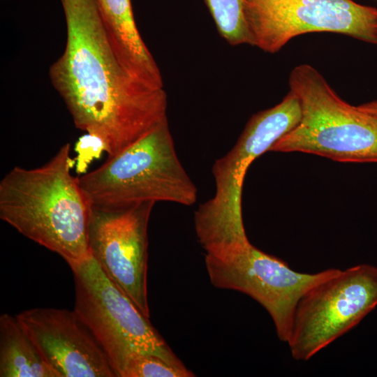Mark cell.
Returning <instances> with one entry per match:
<instances>
[{"mask_svg": "<svg viewBox=\"0 0 377 377\" xmlns=\"http://www.w3.org/2000/svg\"><path fill=\"white\" fill-rule=\"evenodd\" d=\"M288 83L299 99L301 119L269 151L312 154L339 162L377 163V117L341 99L309 64L296 66Z\"/></svg>", "mask_w": 377, "mask_h": 377, "instance_id": "5", "label": "cell"}, {"mask_svg": "<svg viewBox=\"0 0 377 377\" xmlns=\"http://www.w3.org/2000/svg\"><path fill=\"white\" fill-rule=\"evenodd\" d=\"M376 306V267L360 264L339 269L299 301L287 341L292 357L310 360L355 327Z\"/></svg>", "mask_w": 377, "mask_h": 377, "instance_id": "7", "label": "cell"}, {"mask_svg": "<svg viewBox=\"0 0 377 377\" xmlns=\"http://www.w3.org/2000/svg\"><path fill=\"white\" fill-rule=\"evenodd\" d=\"M220 35L231 45L248 44L243 0H205Z\"/></svg>", "mask_w": 377, "mask_h": 377, "instance_id": "14", "label": "cell"}, {"mask_svg": "<svg viewBox=\"0 0 377 377\" xmlns=\"http://www.w3.org/2000/svg\"><path fill=\"white\" fill-rule=\"evenodd\" d=\"M73 166L66 143L43 165L15 166L0 182V219L68 265L91 256V206L71 173Z\"/></svg>", "mask_w": 377, "mask_h": 377, "instance_id": "2", "label": "cell"}, {"mask_svg": "<svg viewBox=\"0 0 377 377\" xmlns=\"http://www.w3.org/2000/svg\"><path fill=\"white\" fill-rule=\"evenodd\" d=\"M106 147L98 135L87 133L79 138L75 145L77 156L74 158L75 171L80 176L87 172V168L94 160L99 158Z\"/></svg>", "mask_w": 377, "mask_h": 377, "instance_id": "16", "label": "cell"}, {"mask_svg": "<svg viewBox=\"0 0 377 377\" xmlns=\"http://www.w3.org/2000/svg\"><path fill=\"white\" fill-rule=\"evenodd\" d=\"M69 266L75 283L74 310L102 346L117 377L137 353L184 367L149 318L109 279L92 255Z\"/></svg>", "mask_w": 377, "mask_h": 377, "instance_id": "6", "label": "cell"}, {"mask_svg": "<svg viewBox=\"0 0 377 377\" xmlns=\"http://www.w3.org/2000/svg\"><path fill=\"white\" fill-rule=\"evenodd\" d=\"M78 181L90 206L98 209L159 201L191 206L197 200V188L177 156L168 119Z\"/></svg>", "mask_w": 377, "mask_h": 377, "instance_id": "4", "label": "cell"}, {"mask_svg": "<svg viewBox=\"0 0 377 377\" xmlns=\"http://www.w3.org/2000/svg\"><path fill=\"white\" fill-rule=\"evenodd\" d=\"M60 1L66 42L50 81L75 127L99 136L111 158L167 120V95L125 68L95 0Z\"/></svg>", "mask_w": 377, "mask_h": 377, "instance_id": "1", "label": "cell"}, {"mask_svg": "<svg viewBox=\"0 0 377 377\" xmlns=\"http://www.w3.org/2000/svg\"><path fill=\"white\" fill-rule=\"evenodd\" d=\"M357 108L360 110L377 117V101L360 105L357 106Z\"/></svg>", "mask_w": 377, "mask_h": 377, "instance_id": "17", "label": "cell"}, {"mask_svg": "<svg viewBox=\"0 0 377 377\" xmlns=\"http://www.w3.org/2000/svg\"><path fill=\"white\" fill-rule=\"evenodd\" d=\"M112 45L134 77L163 87L160 69L138 29L131 0H95Z\"/></svg>", "mask_w": 377, "mask_h": 377, "instance_id": "12", "label": "cell"}, {"mask_svg": "<svg viewBox=\"0 0 377 377\" xmlns=\"http://www.w3.org/2000/svg\"><path fill=\"white\" fill-rule=\"evenodd\" d=\"M243 11L248 45L268 53L313 32L377 45V9L353 0H243Z\"/></svg>", "mask_w": 377, "mask_h": 377, "instance_id": "8", "label": "cell"}, {"mask_svg": "<svg viewBox=\"0 0 377 377\" xmlns=\"http://www.w3.org/2000/svg\"><path fill=\"white\" fill-rule=\"evenodd\" d=\"M0 376L59 377L44 361L17 316H0Z\"/></svg>", "mask_w": 377, "mask_h": 377, "instance_id": "13", "label": "cell"}, {"mask_svg": "<svg viewBox=\"0 0 377 377\" xmlns=\"http://www.w3.org/2000/svg\"><path fill=\"white\" fill-rule=\"evenodd\" d=\"M185 366L169 363L155 355L135 353L128 360L121 377H193Z\"/></svg>", "mask_w": 377, "mask_h": 377, "instance_id": "15", "label": "cell"}, {"mask_svg": "<svg viewBox=\"0 0 377 377\" xmlns=\"http://www.w3.org/2000/svg\"><path fill=\"white\" fill-rule=\"evenodd\" d=\"M300 119L299 99L289 91L279 103L253 115L232 149L215 161L212 168L215 194L194 214L196 235L207 255L223 256L249 242L242 212L246 171Z\"/></svg>", "mask_w": 377, "mask_h": 377, "instance_id": "3", "label": "cell"}, {"mask_svg": "<svg viewBox=\"0 0 377 377\" xmlns=\"http://www.w3.org/2000/svg\"><path fill=\"white\" fill-rule=\"evenodd\" d=\"M16 316L59 377H117L102 346L74 309L33 308Z\"/></svg>", "mask_w": 377, "mask_h": 377, "instance_id": "11", "label": "cell"}, {"mask_svg": "<svg viewBox=\"0 0 377 377\" xmlns=\"http://www.w3.org/2000/svg\"><path fill=\"white\" fill-rule=\"evenodd\" d=\"M205 267L214 286L241 292L258 302L272 319L279 339L286 343L300 299L339 269L298 272L250 242L226 256L206 255Z\"/></svg>", "mask_w": 377, "mask_h": 377, "instance_id": "9", "label": "cell"}, {"mask_svg": "<svg viewBox=\"0 0 377 377\" xmlns=\"http://www.w3.org/2000/svg\"><path fill=\"white\" fill-rule=\"evenodd\" d=\"M155 202L124 209L91 207L89 244L105 274L147 318L148 224Z\"/></svg>", "mask_w": 377, "mask_h": 377, "instance_id": "10", "label": "cell"}]
</instances>
